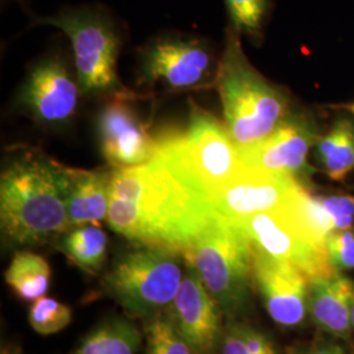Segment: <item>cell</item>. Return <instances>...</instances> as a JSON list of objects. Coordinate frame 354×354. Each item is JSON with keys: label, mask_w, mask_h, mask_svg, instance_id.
<instances>
[{"label": "cell", "mask_w": 354, "mask_h": 354, "mask_svg": "<svg viewBox=\"0 0 354 354\" xmlns=\"http://www.w3.org/2000/svg\"><path fill=\"white\" fill-rule=\"evenodd\" d=\"M214 216L209 200L155 156L112 171L106 221L136 245L183 254Z\"/></svg>", "instance_id": "1"}, {"label": "cell", "mask_w": 354, "mask_h": 354, "mask_svg": "<svg viewBox=\"0 0 354 354\" xmlns=\"http://www.w3.org/2000/svg\"><path fill=\"white\" fill-rule=\"evenodd\" d=\"M67 167L42 152H19L1 171V234L12 245H37L70 230L66 206Z\"/></svg>", "instance_id": "2"}, {"label": "cell", "mask_w": 354, "mask_h": 354, "mask_svg": "<svg viewBox=\"0 0 354 354\" xmlns=\"http://www.w3.org/2000/svg\"><path fill=\"white\" fill-rule=\"evenodd\" d=\"M215 84L225 125L239 149L263 142L289 117L286 96L248 62L241 50L239 32L234 28L227 30Z\"/></svg>", "instance_id": "3"}, {"label": "cell", "mask_w": 354, "mask_h": 354, "mask_svg": "<svg viewBox=\"0 0 354 354\" xmlns=\"http://www.w3.org/2000/svg\"><path fill=\"white\" fill-rule=\"evenodd\" d=\"M155 158L165 162L192 188L209 200L245 168L241 150L226 125L213 114L194 106L183 131L156 140Z\"/></svg>", "instance_id": "4"}, {"label": "cell", "mask_w": 354, "mask_h": 354, "mask_svg": "<svg viewBox=\"0 0 354 354\" xmlns=\"http://www.w3.org/2000/svg\"><path fill=\"white\" fill-rule=\"evenodd\" d=\"M231 322L245 317L252 306V245L234 223L215 214L183 252Z\"/></svg>", "instance_id": "5"}, {"label": "cell", "mask_w": 354, "mask_h": 354, "mask_svg": "<svg viewBox=\"0 0 354 354\" xmlns=\"http://www.w3.org/2000/svg\"><path fill=\"white\" fill-rule=\"evenodd\" d=\"M181 253L147 245L122 253L102 279L104 291L130 317L147 319L174 302L184 279Z\"/></svg>", "instance_id": "6"}, {"label": "cell", "mask_w": 354, "mask_h": 354, "mask_svg": "<svg viewBox=\"0 0 354 354\" xmlns=\"http://www.w3.org/2000/svg\"><path fill=\"white\" fill-rule=\"evenodd\" d=\"M33 24L58 28L70 38L84 95L125 93L117 74L120 39L109 16L88 7L67 8L54 16L33 17Z\"/></svg>", "instance_id": "7"}, {"label": "cell", "mask_w": 354, "mask_h": 354, "mask_svg": "<svg viewBox=\"0 0 354 354\" xmlns=\"http://www.w3.org/2000/svg\"><path fill=\"white\" fill-rule=\"evenodd\" d=\"M295 197L281 209L231 223L241 230L252 248L298 268L311 281L336 274L327 241L308 226L295 206Z\"/></svg>", "instance_id": "8"}, {"label": "cell", "mask_w": 354, "mask_h": 354, "mask_svg": "<svg viewBox=\"0 0 354 354\" xmlns=\"http://www.w3.org/2000/svg\"><path fill=\"white\" fill-rule=\"evenodd\" d=\"M218 66L203 38L165 36L140 54V84L169 91L203 88L216 79Z\"/></svg>", "instance_id": "9"}, {"label": "cell", "mask_w": 354, "mask_h": 354, "mask_svg": "<svg viewBox=\"0 0 354 354\" xmlns=\"http://www.w3.org/2000/svg\"><path fill=\"white\" fill-rule=\"evenodd\" d=\"M304 188L301 180L244 168L210 198L212 209L228 222H239L281 209Z\"/></svg>", "instance_id": "10"}, {"label": "cell", "mask_w": 354, "mask_h": 354, "mask_svg": "<svg viewBox=\"0 0 354 354\" xmlns=\"http://www.w3.org/2000/svg\"><path fill=\"white\" fill-rule=\"evenodd\" d=\"M80 92L66 64L59 58H46L26 75L17 102L38 124L62 127L76 113Z\"/></svg>", "instance_id": "11"}, {"label": "cell", "mask_w": 354, "mask_h": 354, "mask_svg": "<svg viewBox=\"0 0 354 354\" xmlns=\"http://www.w3.org/2000/svg\"><path fill=\"white\" fill-rule=\"evenodd\" d=\"M252 276L266 313L276 324L292 328L304 323L311 279L302 270L252 248Z\"/></svg>", "instance_id": "12"}, {"label": "cell", "mask_w": 354, "mask_h": 354, "mask_svg": "<svg viewBox=\"0 0 354 354\" xmlns=\"http://www.w3.org/2000/svg\"><path fill=\"white\" fill-rule=\"evenodd\" d=\"M96 131L102 156L114 168L146 165L156 151V140L124 95L102 106L96 117Z\"/></svg>", "instance_id": "13"}, {"label": "cell", "mask_w": 354, "mask_h": 354, "mask_svg": "<svg viewBox=\"0 0 354 354\" xmlns=\"http://www.w3.org/2000/svg\"><path fill=\"white\" fill-rule=\"evenodd\" d=\"M197 354H213L223 336L222 308L201 279L187 266L174 302L165 311Z\"/></svg>", "instance_id": "14"}, {"label": "cell", "mask_w": 354, "mask_h": 354, "mask_svg": "<svg viewBox=\"0 0 354 354\" xmlns=\"http://www.w3.org/2000/svg\"><path fill=\"white\" fill-rule=\"evenodd\" d=\"M317 140L311 121L289 115L268 138L241 150L245 168L274 175L299 177L307 169V155Z\"/></svg>", "instance_id": "15"}, {"label": "cell", "mask_w": 354, "mask_h": 354, "mask_svg": "<svg viewBox=\"0 0 354 354\" xmlns=\"http://www.w3.org/2000/svg\"><path fill=\"white\" fill-rule=\"evenodd\" d=\"M353 308V279L337 272L311 281L308 313L317 328L336 339L349 340Z\"/></svg>", "instance_id": "16"}, {"label": "cell", "mask_w": 354, "mask_h": 354, "mask_svg": "<svg viewBox=\"0 0 354 354\" xmlns=\"http://www.w3.org/2000/svg\"><path fill=\"white\" fill-rule=\"evenodd\" d=\"M66 178V206L70 227L99 225L106 219L112 171L67 168Z\"/></svg>", "instance_id": "17"}, {"label": "cell", "mask_w": 354, "mask_h": 354, "mask_svg": "<svg viewBox=\"0 0 354 354\" xmlns=\"http://www.w3.org/2000/svg\"><path fill=\"white\" fill-rule=\"evenodd\" d=\"M138 327L127 317H111L100 322L68 354H138Z\"/></svg>", "instance_id": "18"}, {"label": "cell", "mask_w": 354, "mask_h": 354, "mask_svg": "<svg viewBox=\"0 0 354 354\" xmlns=\"http://www.w3.org/2000/svg\"><path fill=\"white\" fill-rule=\"evenodd\" d=\"M4 281L20 301L33 304L50 289L51 268L41 254L19 251L6 269Z\"/></svg>", "instance_id": "19"}, {"label": "cell", "mask_w": 354, "mask_h": 354, "mask_svg": "<svg viewBox=\"0 0 354 354\" xmlns=\"http://www.w3.org/2000/svg\"><path fill=\"white\" fill-rule=\"evenodd\" d=\"M68 261L88 274H99L108 256V236L99 225L70 228L59 241Z\"/></svg>", "instance_id": "20"}, {"label": "cell", "mask_w": 354, "mask_h": 354, "mask_svg": "<svg viewBox=\"0 0 354 354\" xmlns=\"http://www.w3.org/2000/svg\"><path fill=\"white\" fill-rule=\"evenodd\" d=\"M317 158L326 174L340 181L354 169V127L340 118L328 133L317 140Z\"/></svg>", "instance_id": "21"}, {"label": "cell", "mask_w": 354, "mask_h": 354, "mask_svg": "<svg viewBox=\"0 0 354 354\" xmlns=\"http://www.w3.org/2000/svg\"><path fill=\"white\" fill-rule=\"evenodd\" d=\"M221 354H279L274 342L264 332L234 320L225 329L219 344Z\"/></svg>", "instance_id": "22"}, {"label": "cell", "mask_w": 354, "mask_h": 354, "mask_svg": "<svg viewBox=\"0 0 354 354\" xmlns=\"http://www.w3.org/2000/svg\"><path fill=\"white\" fill-rule=\"evenodd\" d=\"M143 333L146 354H197L165 313L145 319Z\"/></svg>", "instance_id": "23"}, {"label": "cell", "mask_w": 354, "mask_h": 354, "mask_svg": "<svg viewBox=\"0 0 354 354\" xmlns=\"http://www.w3.org/2000/svg\"><path fill=\"white\" fill-rule=\"evenodd\" d=\"M28 322L38 335L50 336L70 326L73 322V310L58 299L42 297L30 306Z\"/></svg>", "instance_id": "24"}, {"label": "cell", "mask_w": 354, "mask_h": 354, "mask_svg": "<svg viewBox=\"0 0 354 354\" xmlns=\"http://www.w3.org/2000/svg\"><path fill=\"white\" fill-rule=\"evenodd\" d=\"M232 28L251 37H260L268 0H225Z\"/></svg>", "instance_id": "25"}, {"label": "cell", "mask_w": 354, "mask_h": 354, "mask_svg": "<svg viewBox=\"0 0 354 354\" xmlns=\"http://www.w3.org/2000/svg\"><path fill=\"white\" fill-rule=\"evenodd\" d=\"M317 203L328 216L333 231H344L352 227L354 222L353 196H317Z\"/></svg>", "instance_id": "26"}, {"label": "cell", "mask_w": 354, "mask_h": 354, "mask_svg": "<svg viewBox=\"0 0 354 354\" xmlns=\"http://www.w3.org/2000/svg\"><path fill=\"white\" fill-rule=\"evenodd\" d=\"M327 251L333 268L339 270L354 269V232L336 231L327 238Z\"/></svg>", "instance_id": "27"}, {"label": "cell", "mask_w": 354, "mask_h": 354, "mask_svg": "<svg viewBox=\"0 0 354 354\" xmlns=\"http://www.w3.org/2000/svg\"><path fill=\"white\" fill-rule=\"evenodd\" d=\"M308 354H349L346 349L337 342L330 340H322L313 345V348L308 351Z\"/></svg>", "instance_id": "28"}, {"label": "cell", "mask_w": 354, "mask_h": 354, "mask_svg": "<svg viewBox=\"0 0 354 354\" xmlns=\"http://www.w3.org/2000/svg\"><path fill=\"white\" fill-rule=\"evenodd\" d=\"M0 354H21V351L16 345H4Z\"/></svg>", "instance_id": "29"}, {"label": "cell", "mask_w": 354, "mask_h": 354, "mask_svg": "<svg viewBox=\"0 0 354 354\" xmlns=\"http://www.w3.org/2000/svg\"><path fill=\"white\" fill-rule=\"evenodd\" d=\"M288 354H308V351H304V348H295L288 352Z\"/></svg>", "instance_id": "30"}, {"label": "cell", "mask_w": 354, "mask_h": 354, "mask_svg": "<svg viewBox=\"0 0 354 354\" xmlns=\"http://www.w3.org/2000/svg\"><path fill=\"white\" fill-rule=\"evenodd\" d=\"M344 108H346L348 111H351L354 114V102L352 104H348V105H344Z\"/></svg>", "instance_id": "31"}, {"label": "cell", "mask_w": 354, "mask_h": 354, "mask_svg": "<svg viewBox=\"0 0 354 354\" xmlns=\"http://www.w3.org/2000/svg\"><path fill=\"white\" fill-rule=\"evenodd\" d=\"M352 326H353V328H354V308H353V314H352Z\"/></svg>", "instance_id": "32"}]
</instances>
